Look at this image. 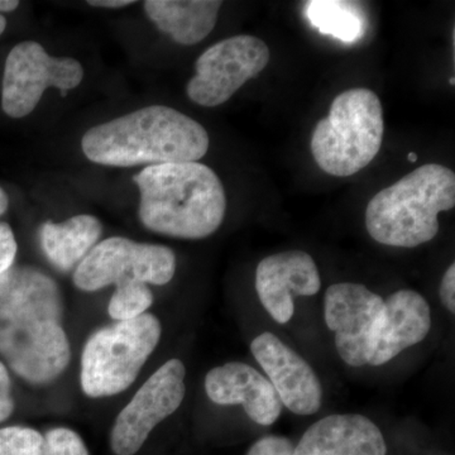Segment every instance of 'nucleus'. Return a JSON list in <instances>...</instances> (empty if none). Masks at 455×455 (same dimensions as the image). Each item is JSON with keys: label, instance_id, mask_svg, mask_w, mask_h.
<instances>
[{"label": "nucleus", "instance_id": "obj_30", "mask_svg": "<svg viewBox=\"0 0 455 455\" xmlns=\"http://www.w3.org/2000/svg\"><path fill=\"white\" fill-rule=\"evenodd\" d=\"M407 158H409L410 163L414 164L416 161H418V155H416L415 152H411V154L407 156Z\"/></svg>", "mask_w": 455, "mask_h": 455}, {"label": "nucleus", "instance_id": "obj_23", "mask_svg": "<svg viewBox=\"0 0 455 455\" xmlns=\"http://www.w3.org/2000/svg\"><path fill=\"white\" fill-rule=\"evenodd\" d=\"M295 445L286 436L267 435L257 440L245 455H293Z\"/></svg>", "mask_w": 455, "mask_h": 455}, {"label": "nucleus", "instance_id": "obj_10", "mask_svg": "<svg viewBox=\"0 0 455 455\" xmlns=\"http://www.w3.org/2000/svg\"><path fill=\"white\" fill-rule=\"evenodd\" d=\"M187 368L180 359H170L136 392L116 416L110 434L116 455H134L158 424L175 414L187 395Z\"/></svg>", "mask_w": 455, "mask_h": 455}, {"label": "nucleus", "instance_id": "obj_31", "mask_svg": "<svg viewBox=\"0 0 455 455\" xmlns=\"http://www.w3.org/2000/svg\"><path fill=\"white\" fill-rule=\"evenodd\" d=\"M449 84H451V85H454V84H455L454 77H451V79H449Z\"/></svg>", "mask_w": 455, "mask_h": 455}, {"label": "nucleus", "instance_id": "obj_4", "mask_svg": "<svg viewBox=\"0 0 455 455\" xmlns=\"http://www.w3.org/2000/svg\"><path fill=\"white\" fill-rule=\"evenodd\" d=\"M455 205V173L442 164L419 167L368 203V235L390 247L414 248L433 241L438 215Z\"/></svg>", "mask_w": 455, "mask_h": 455}, {"label": "nucleus", "instance_id": "obj_19", "mask_svg": "<svg viewBox=\"0 0 455 455\" xmlns=\"http://www.w3.org/2000/svg\"><path fill=\"white\" fill-rule=\"evenodd\" d=\"M305 13L311 26L322 35L331 36L346 44L359 40L366 29V20L355 3L311 0Z\"/></svg>", "mask_w": 455, "mask_h": 455}, {"label": "nucleus", "instance_id": "obj_11", "mask_svg": "<svg viewBox=\"0 0 455 455\" xmlns=\"http://www.w3.org/2000/svg\"><path fill=\"white\" fill-rule=\"evenodd\" d=\"M385 300L361 283H340L328 287L324 317L335 335L338 355L348 366L368 364L381 325Z\"/></svg>", "mask_w": 455, "mask_h": 455}, {"label": "nucleus", "instance_id": "obj_7", "mask_svg": "<svg viewBox=\"0 0 455 455\" xmlns=\"http://www.w3.org/2000/svg\"><path fill=\"white\" fill-rule=\"evenodd\" d=\"M176 272V256L163 244L139 243L124 236H110L90 251L74 274V283L94 292L128 281L164 286Z\"/></svg>", "mask_w": 455, "mask_h": 455}, {"label": "nucleus", "instance_id": "obj_25", "mask_svg": "<svg viewBox=\"0 0 455 455\" xmlns=\"http://www.w3.org/2000/svg\"><path fill=\"white\" fill-rule=\"evenodd\" d=\"M14 398L12 396V382L7 367L0 361V423L11 418L14 411Z\"/></svg>", "mask_w": 455, "mask_h": 455}, {"label": "nucleus", "instance_id": "obj_29", "mask_svg": "<svg viewBox=\"0 0 455 455\" xmlns=\"http://www.w3.org/2000/svg\"><path fill=\"white\" fill-rule=\"evenodd\" d=\"M9 206V197L7 193H5L4 188H0V217L3 214H5V212L8 211Z\"/></svg>", "mask_w": 455, "mask_h": 455}, {"label": "nucleus", "instance_id": "obj_6", "mask_svg": "<svg viewBox=\"0 0 455 455\" xmlns=\"http://www.w3.org/2000/svg\"><path fill=\"white\" fill-rule=\"evenodd\" d=\"M160 320L143 314L104 326L86 341L82 355V388L86 396L110 397L131 387L157 348Z\"/></svg>", "mask_w": 455, "mask_h": 455}, {"label": "nucleus", "instance_id": "obj_12", "mask_svg": "<svg viewBox=\"0 0 455 455\" xmlns=\"http://www.w3.org/2000/svg\"><path fill=\"white\" fill-rule=\"evenodd\" d=\"M251 352L267 374L283 406L296 415H314L323 403L319 377L299 353L274 333H262L251 344Z\"/></svg>", "mask_w": 455, "mask_h": 455}, {"label": "nucleus", "instance_id": "obj_15", "mask_svg": "<svg viewBox=\"0 0 455 455\" xmlns=\"http://www.w3.org/2000/svg\"><path fill=\"white\" fill-rule=\"evenodd\" d=\"M382 431L366 416L329 415L305 431L293 455H386Z\"/></svg>", "mask_w": 455, "mask_h": 455}, {"label": "nucleus", "instance_id": "obj_27", "mask_svg": "<svg viewBox=\"0 0 455 455\" xmlns=\"http://www.w3.org/2000/svg\"><path fill=\"white\" fill-rule=\"evenodd\" d=\"M18 7H20V2L17 0H0V36L7 28V18L3 16V13L16 11Z\"/></svg>", "mask_w": 455, "mask_h": 455}, {"label": "nucleus", "instance_id": "obj_9", "mask_svg": "<svg viewBox=\"0 0 455 455\" xmlns=\"http://www.w3.org/2000/svg\"><path fill=\"white\" fill-rule=\"evenodd\" d=\"M269 57L267 44L254 36H233L212 44L197 59L196 76L187 86L188 99L197 106H221L267 68Z\"/></svg>", "mask_w": 455, "mask_h": 455}, {"label": "nucleus", "instance_id": "obj_20", "mask_svg": "<svg viewBox=\"0 0 455 455\" xmlns=\"http://www.w3.org/2000/svg\"><path fill=\"white\" fill-rule=\"evenodd\" d=\"M154 293L142 281H128L116 284V292L110 299L108 313L118 322L136 319L146 314L154 304Z\"/></svg>", "mask_w": 455, "mask_h": 455}, {"label": "nucleus", "instance_id": "obj_2", "mask_svg": "<svg viewBox=\"0 0 455 455\" xmlns=\"http://www.w3.org/2000/svg\"><path fill=\"white\" fill-rule=\"evenodd\" d=\"M209 145L200 123L166 106L140 108L95 125L82 140L88 160L112 167L197 163Z\"/></svg>", "mask_w": 455, "mask_h": 455}, {"label": "nucleus", "instance_id": "obj_16", "mask_svg": "<svg viewBox=\"0 0 455 455\" xmlns=\"http://www.w3.org/2000/svg\"><path fill=\"white\" fill-rule=\"evenodd\" d=\"M430 329L431 310L424 296L412 290H398L385 300L382 323L368 364L379 367L388 363L403 350L421 343Z\"/></svg>", "mask_w": 455, "mask_h": 455}, {"label": "nucleus", "instance_id": "obj_21", "mask_svg": "<svg viewBox=\"0 0 455 455\" xmlns=\"http://www.w3.org/2000/svg\"><path fill=\"white\" fill-rule=\"evenodd\" d=\"M0 455H46L44 436L32 427H2Z\"/></svg>", "mask_w": 455, "mask_h": 455}, {"label": "nucleus", "instance_id": "obj_3", "mask_svg": "<svg viewBox=\"0 0 455 455\" xmlns=\"http://www.w3.org/2000/svg\"><path fill=\"white\" fill-rule=\"evenodd\" d=\"M133 180L140 194V220L151 232L203 239L214 235L226 218V190L206 164H152Z\"/></svg>", "mask_w": 455, "mask_h": 455}, {"label": "nucleus", "instance_id": "obj_1", "mask_svg": "<svg viewBox=\"0 0 455 455\" xmlns=\"http://www.w3.org/2000/svg\"><path fill=\"white\" fill-rule=\"evenodd\" d=\"M0 357L20 379L46 385L70 363L59 284L32 266L0 276Z\"/></svg>", "mask_w": 455, "mask_h": 455}, {"label": "nucleus", "instance_id": "obj_26", "mask_svg": "<svg viewBox=\"0 0 455 455\" xmlns=\"http://www.w3.org/2000/svg\"><path fill=\"white\" fill-rule=\"evenodd\" d=\"M440 300L445 309L451 314H455V265L451 263V267L445 271L442 278L439 290Z\"/></svg>", "mask_w": 455, "mask_h": 455}, {"label": "nucleus", "instance_id": "obj_28", "mask_svg": "<svg viewBox=\"0 0 455 455\" xmlns=\"http://www.w3.org/2000/svg\"><path fill=\"white\" fill-rule=\"evenodd\" d=\"M133 0H90L88 4L101 8H124L133 4Z\"/></svg>", "mask_w": 455, "mask_h": 455}, {"label": "nucleus", "instance_id": "obj_5", "mask_svg": "<svg viewBox=\"0 0 455 455\" xmlns=\"http://www.w3.org/2000/svg\"><path fill=\"white\" fill-rule=\"evenodd\" d=\"M382 104L372 90L341 92L311 137V154L324 172L337 178L355 175L372 163L382 146Z\"/></svg>", "mask_w": 455, "mask_h": 455}, {"label": "nucleus", "instance_id": "obj_18", "mask_svg": "<svg viewBox=\"0 0 455 455\" xmlns=\"http://www.w3.org/2000/svg\"><path fill=\"white\" fill-rule=\"evenodd\" d=\"M101 233L100 220L92 215H76L62 223L49 220L40 229L42 250L56 268L68 272L88 256Z\"/></svg>", "mask_w": 455, "mask_h": 455}, {"label": "nucleus", "instance_id": "obj_22", "mask_svg": "<svg viewBox=\"0 0 455 455\" xmlns=\"http://www.w3.org/2000/svg\"><path fill=\"white\" fill-rule=\"evenodd\" d=\"M46 455H90L85 443L76 431L56 427L44 435Z\"/></svg>", "mask_w": 455, "mask_h": 455}, {"label": "nucleus", "instance_id": "obj_13", "mask_svg": "<svg viewBox=\"0 0 455 455\" xmlns=\"http://www.w3.org/2000/svg\"><path fill=\"white\" fill-rule=\"evenodd\" d=\"M322 289L315 260L304 251H284L266 257L256 269V291L260 304L278 324L295 314V296H314Z\"/></svg>", "mask_w": 455, "mask_h": 455}, {"label": "nucleus", "instance_id": "obj_8", "mask_svg": "<svg viewBox=\"0 0 455 455\" xmlns=\"http://www.w3.org/2000/svg\"><path fill=\"white\" fill-rule=\"evenodd\" d=\"M83 79L84 68L77 60L51 56L38 42H20L5 60L3 112L11 118H23L36 109L47 89H59L66 97Z\"/></svg>", "mask_w": 455, "mask_h": 455}, {"label": "nucleus", "instance_id": "obj_14", "mask_svg": "<svg viewBox=\"0 0 455 455\" xmlns=\"http://www.w3.org/2000/svg\"><path fill=\"white\" fill-rule=\"evenodd\" d=\"M205 391L217 405H242L254 423L269 427L283 412L274 386L256 368L243 362H228L205 377Z\"/></svg>", "mask_w": 455, "mask_h": 455}, {"label": "nucleus", "instance_id": "obj_17", "mask_svg": "<svg viewBox=\"0 0 455 455\" xmlns=\"http://www.w3.org/2000/svg\"><path fill=\"white\" fill-rule=\"evenodd\" d=\"M145 11L156 27L184 46L211 35L223 2L218 0H147Z\"/></svg>", "mask_w": 455, "mask_h": 455}, {"label": "nucleus", "instance_id": "obj_24", "mask_svg": "<svg viewBox=\"0 0 455 455\" xmlns=\"http://www.w3.org/2000/svg\"><path fill=\"white\" fill-rule=\"evenodd\" d=\"M18 244L13 229L5 221H0V276L13 267Z\"/></svg>", "mask_w": 455, "mask_h": 455}]
</instances>
